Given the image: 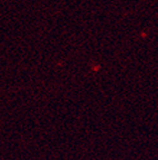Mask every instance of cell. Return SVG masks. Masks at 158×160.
Returning a JSON list of instances; mask_svg holds the SVG:
<instances>
[]
</instances>
